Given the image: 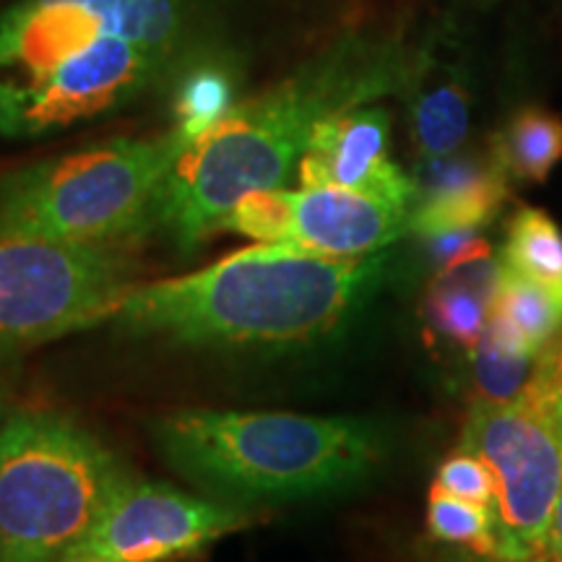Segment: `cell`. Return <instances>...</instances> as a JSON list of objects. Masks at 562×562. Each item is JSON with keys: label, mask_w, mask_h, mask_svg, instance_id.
I'll return each mask as SVG.
<instances>
[{"label": "cell", "mask_w": 562, "mask_h": 562, "mask_svg": "<svg viewBox=\"0 0 562 562\" xmlns=\"http://www.w3.org/2000/svg\"><path fill=\"white\" fill-rule=\"evenodd\" d=\"M263 0H13L0 11V138H42L245 68Z\"/></svg>", "instance_id": "obj_1"}, {"label": "cell", "mask_w": 562, "mask_h": 562, "mask_svg": "<svg viewBox=\"0 0 562 562\" xmlns=\"http://www.w3.org/2000/svg\"><path fill=\"white\" fill-rule=\"evenodd\" d=\"M412 63L398 42L360 34L323 47L180 151L154 227L182 252L199 248L243 195L284 186L323 121L406 89Z\"/></svg>", "instance_id": "obj_2"}, {"label": "cell", "mask_w": 562, "mask_h": 562, "mask_svg": "<svg viewBox=\"0 0 562 562\" xmlns=\"http://www.w3.org/2000/svg\"><path fill=\"white\" fill-rule=\"evenodd\" d=\"M381 271V252L334 258L263 243L188 277L131 286L112 321L182 347L302 349L339 331Z\"/></svg>", "instance_id": "obj_3"}, {"label": "cell", "mask_w": 562, "mask_h": 562, "mask_svg": "<svg viewBox=\"0 0 562 562\" xmlns=\"http://www.w3.org/2000/svg\"><path fill=\"white\" fill-rule=\"evenodd\" d=\"M154 442L175 472L227 501H300L362 482L383 459L368 419L188 409L161 417Z\"/></svg>", "instance_id": "obj_4"}, {"label": "cell", "mask_w": 562, "mask_h": 562, "mask_svg": "<svg viewBox=\"0 0 562 562\" xmlns=\"http://www.w3.org/2000/svg\"><path fill=\"white\" fill-rule=\"evenodd\" d=\"M125 480L117 456L76 422L13 414L0 427V562H60Z\"/></svg>", "instance_id": "obj_5"}, {"label": "cell", "mask_w": 562, "mask_h": 562, "mask_svg": "<svg viewBox=\"0 0 562 562\" xmlns=\"http://www.w3.org/2000/svg\"><path fill=\"white\" fill-rule=\"evenodd\" d=\"M186 146L172 128L13 170L0 178V227L115 248L154 227L161 186Z\"/></svg>", "instance_id": "obj_6"}, {"label": "cell", "mask_w": 562, "mask_h": 562, "mask_svg": "<svg viewBox=\"0 0 562 562\" xmlns=\"http://www.w3.org/2000/svg\"><path fill=\"white\" fill-rule=\"evenodd\" d=\"M459 451L474 453L495 476L497 560L539 558L562 490V334L539 351L518 396L474 402Z\"/></svg>", "instance_id": "obj_7"}, {"label": "cell", "mask_w": 562, "mask_h": 562, "mask_svg": "<svg viewBox=\"0 0 562 562\" xmlns=\"http://www.w3.org/2000/svg\"><path fill=\"white\" fill-rule=\"evenodd\" d=\"M128 292L112 248L0 227V360L112 318Z\"/></svg>", "instance_id": "obj_8"}, {"label": "cell", "mask_w": 562, "mask_h": 562, "mask_svg": "<svg viewBox=\"0 0 562 562\" xmlns=\"http://www.w3.org/2000/svg\"><path fill=\"white\" fill-rule=\"evenodd\" d=\"M248 524L250 516L240 508L128 476L60 562H175Z\"/></svg>", "instance_id": "obj_9"}, {"label": "cell", "mask_w": 562, "mask_h": 562, "mask_svg": "<svg viewBox=\"0 0 562 562\" xmlns=\"http://www.w3.org/2000/svg\"><path fill=\"white\" fill-rule=\"evenodd\" d=\"M391 115L378 104L339 112L315 128L305 157L300 159V182L305 188L334 186L364 195L402 203L412 211L414 178L389 154Z\"/></svg>", "instance_id": "obj_10"}, {"label": "cell", "mask_w": 562, "mask_h": 562, "mask_svg": "<svg viewBox=\"0 0 562 562\" xmlns=\"http://www.w3.org/2000/svg\"><path fill=\"white\" fill-rule=\"evenodd\" d=\"M412 232L402 203L347 188L318 186L286 191L284 240L334 258H368Z\"/></svg>", "instance_id": "obj_11"}, {"label": "cell", "mask_w": 562, "mask_h": 562, "mask_svg": "<svg viewBox=\"0 0 562 562\" xmlns=\"http://www.w3.org/2000/svg\"><path fill=\"white\" fill-rule=\"evenodd\" d=\"M510 180L495 159H422L414 175L412 232L422 237L476 232L501 214Z\"/></svg>", "instance_id": "obj_12"}, {"label": "cell", "mask_w": 562, "mask_h": 562, "mask_svg": "<svg viewBox=\"0 0 562 562\" xmlns=\"http://www.w3.org/2000/svg\"><path fill=\"white\" fill-rule=\"evenodd\" d=\"M406 91L419 157L438 159L459 154L472 128V97L459 70L432 55H417Z\"/></svg>", "instance_id": "obj_13"}, {"label": "cell", "mask_w": 562, "mask_h": 562, "mask_svg": "<svg viewBox=\"0 0 562 562\" xmlns=\"http://www.w3.org/2000/svg\"><path fill=\"white\" fill-rule=\"evenodd\" d=\"M562 334V300L547 286L501 263L484 336L516 355H539Z\"/></svg>", "instance_id": "obj_14"}, {"label": "cell", "mask_w": 562, "mask_h": 562, "mask_svg": "<svg viewBox=\"0 0 562 562\" xmlns=\"http://www.w3.org/2000/svg\"><path fill=\"white\" fill-rule=\"evenodd\" d=\"M492 159L508 180L544 182L562 161V117L544 108H524L503 125Z\"/></svg>", "instance_id": "obj_15"}, {"label": "cell", "mask_w": 562, "mask_h": 562, "mask_svg": "<svg viewBox=\"0 0 562 562\" xmlns=\"http://www.w3.org/2000/svg\"><path fill=\"white\" fill-rule=\"evenodd\" d=\"M243 68L227 63H206L182 76L172 91L175 131L186 144L199 140L214 125H220L237 104Z\"/></svg>", "instance_id": "obj_16"}, {"label": "cell", "mask_w": 562, "mask_h": 562, "mask_svg": "<svg viewBox=\"0 0 562 562\" xmlns=\"http://www.w3.org/2000/svg\"><path fill=\"white\" fill-rule=\"evenodd\" d=\"M501 263L562 300V229L542 209L521 206L513 214Z\"/></svg>", "instance_id": "obj_17"}, {"label": "cell", "mask_w": 562, "mask_h": 562, "mask_svg": "<svg viewBox=\"0 0 562 562\" xmlns=\"http://www.w3.org/2000/svg\"><path fill=\"white\" fill-rule=\"evenodd\" d=\"M427 526L440 542L497 558L495 521H492V508L487 505L463 501V497H456L432 484L430 497H427Z\"/></svg>", "instance_id": "obj_18"}, {"label": "cell", "mask_w": 562, "mask_h": 562, "mask_svg": "<svg viewBox=\"0 0 562 562\" xmlns=\"http://www.w3.org/2000/svg\"><path fill=\"white\" fill-rule=\"evenodd\" d=\"M474 357V381H476V402L505 404L518 396L526 383H529L533 368H537L539 355H516L497 347L482 334V339L472 349Z\"/></svg>", "instance_id": "obj_19"}, {"label": "cell", "mask_w": 562, "mask_h": 562, "mask_svg": "<svg viewBox=\"0 0 562 562\" xmlns=\"http://www.w3.org/2000/svg\"><path fill=\"white\" fill-rule=\"evenodd\" d=\"M435 484L456 497H463V501L487 505V508L495 505V476H492L487 463L476 459L474 453L459 451L442 461Z\"/></svg>", "instance_id": "obj_20"}, {"label": "cell", "mask_w": 562, "mask_h": 562, "mask_svg": "<svg viewBox=\"0 0 562 562\" xmlns=\"http://www.w3.org/2000/svg\"><path fill=\"white\" fill-rule=\"evenodd\" d=\"M539 558L562 562V490H560L558 501H554L550 526H547L544 547H542V554H539Z\"/></svg>", "instance_id": "obj_21"}, {"label": "cell", "mask_w": 562, "mask_h": 562, "mask_svg": "<svg viewBox=\"0 0 562 562\" xmlns=\"http://www.w3.org/2000/svg\"><path fill=\"white\" fill-rule=\"evenodd\" d=\"M524 562H552V560H544V558H533V560H524Z\"/></svg>", "instance_id": "obj_22"}, {"label": "cell", "mask_w": 562, "mask_h": 562, "mask_svg": "<svg viewBox=\"0 0 562 562\" xmlns=\"http://www.w3.org/2000/svg\"><path fill=\"white\" fill-rule=\"evenodd\" d=\"M0 427H3V419H0Z\"/></svg>", "instance_id": "obj_23"}]
</instances>
